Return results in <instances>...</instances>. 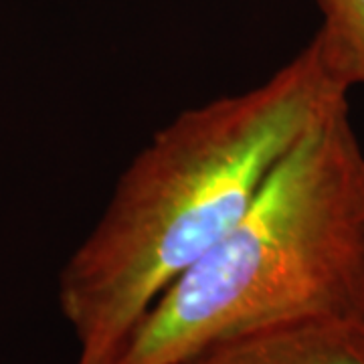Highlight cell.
<instances>
[{
	"mask_svg": "<svg viewBox=\"0 0 364 364\" xmlns=\"http://www.w3.org/2000/svg\"><path fill=\"white\" fill-rule=\"evenodd\" d=\"M348 104L314 37L272 77L184 109L122 172L59 273L77 364H114L162 291L231 231L277 162Z\"/></svg>",
	"mask_w": 364,
	"mask_h": 364,
	"instance_id": "6da1fadb",
	"label": "cell"
},
{
	"mask_svg": "<svg viewBox=\"0 0 364 364\" xmlns=\"http://www.w3.org/2000/svg\"><path fill=\"white\" fill-rule=\"evenodd\" d=\"M364 316V148L348 104L301 136L243 217L152 304L114 364H184L261 326Z\"/></svg>",
	"mask_w": 364,
	"mask_h": 364,
	"instance_id": "7a4b0ae2",
	"label": "cell"
},
{
	"mask_svg": "<svg viewBox=\"0 0 364 364\" xmlns=\"http://www.w3.org/2000/svg\"><path fill=\"white\" fill-rule=\"evenodd\" d=\"M184 364H364V316L261 326L217 340Z\"/></svg>",
	"mask_w": 364,
	"mask_h": 364,
	"instance_id": "3957f363",
	"label": "cell"
},
{
	"mask_svg": "<svg viewBox=\"0 0 364 364\" xmlns=\"http://www.w3.org/2000/svg\"><path fill=\"white\" fill-rule=\"evenodd\" d=\"M324 23L314 35L326 63L350 91L364 85V0H318Z\"/></svg>",
	"mask_w": 364,
	"mask_h": 364,
	"instance_id": "277c9868",
	"label": "cell"
}]
</instances>
